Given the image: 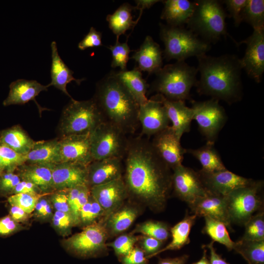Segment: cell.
I'll return each instance as SVG.
<instances>
[{"label": "cell", "instance_id": "5b68a950", "mask_svg": "<svg viewBox=\"0 0 264 264\" xmlns=\"http://www.w3.org/2000/svg\"><path fill=\"white\" fill-rule=\"evenodd\" d=\"M226 13L216 0L195 1L193 14L186 23L190 30L209 43H215L227 34Z\"/></svg>", "mask_w": 264, "mask_h": 264}, {"label": "cell", "instance_id": "d4e9b609", "mask_svg": "<svg viewBox=\"0 0 264 264\" xmlns=\"http://www.w3.org/2000/svg\"><path fill=\"white\" fill-rule=\"evenodd\" d=\"M52 63L50 70L51 82L48 87L53 86L64 93L73 99L66 89V85L71 81H75L78 85L84 79H77L73 76V71L66 65L60 56L56 42L51 44Z\"/></svg>", "mask_w": 264, "mask_h": 264}, {"label": "cell", "instance_id": "8d00e7d4", "mask_svg": "<svg viewBox=\"0 0 264 264\" xmlns=\"http://www.w3.org/2000/svg\"><path fill=\"white\" fill-rule=\"evenodd\" d=\"M130 233H140L164 242L170 237V229L165 222L151 220L138 224Z\"/></svg>", "mask_w": 264, "mask_h": 264}, {"label": "cell", "instance_id": "91938a15", "mask_svg": "<svg viewBox=\"0 0 264 264\" xmlns=\"http://www.w3.org/2000/svg\"><path fill=\"white\" fill-rule=\"evenodd\" d=\"M40 200L43 205V213L41 218H47L51 216L52 212V205L50 200L44 196L41 198Z\"/></svg>", "mask_w": 264, "mask_h": 264}, {"label": "cell", "instance_id": "ee69618b", "mask_svg": "<svg viewBox=\"0 0 264 264\" xmlns=\"http://www.w3.org/2000/svg\"><path fill=\"white\" fill-rule=\"evenodd\" d=\"M108 48L110 50L112 55L111 66L112 68L119 67L121 71L126 70L129 54L132 51L127 42L121 43L119 41H116L114 45H110Z\"/></svg>", "mask_w": 264, "mask_h": 264}, {"label": "cell", "instance_id": "94428289", "mask_svg": "<svg viewBox=\"0 0 264 264\" xmlns=\"http://www.w3.org/2000/svg\"><path fill=\"white\" fill-rule=\"evenodd\" d=\"M136 3V7L134 9H139L140 11V15L142 14V11L145 8H149L159 0H138L135 1Z\"/></svg>", "mask_w": 264, "mask_h": 264}, {"label": "cell", "instance_id": "db71d44e", "mask_svg": "<svg viewBox=\"0 0 264 264\" xmlns=\"http://www.w3.org/2000/svg\"><path fill=\"white\" fill-rule=\"evenodd\" d=\"M21 226L8 215L0 219V235H10L20 229Z\"/></svg>", "mask_w": 264, "mask_h": 264}, {"label": "cell", "instance_id": "44dd1931", "mask_svg": "<svg viewBox=\"0 0 264 264\" xmlns=\"http://www.w3.org/2000/svg\"><path fill=\"white\" fill-rule=\"evenodd\" d=\"M123 159L117 158L93 160L88 166L89 188L104 184L123 176Z\"/></svg>", "mask_w": 264, "mask_h": 264}, {"label": "cell", "instance_id": "d6a6232c", "mask_svg": "<svg viewBox=\"0 0 264 264\" xmlns=\"http://www.w3.org/2000/svg\"><path fill=\"white\" fill-rule=\"evenodd\" d=\"M214 143L206 144L196 149H186V153L191 154L197 159L202 166L201 170L206 172H215L226 169L220 156L214 147Z\"/></svg>", "mask_w": 264, "mask_h": 264}, {"label": "cell", "instance_id": "6da1fadb", "mask_svg": "<svg viewBox=\"0 0 264 264\" xmlns=\"http://www.w3.org/2000/svg\"><path fill=\"white\" fill-rule=\"evenodd\" d=\"M123 159V179L131 197L155 212L165 207L172 190V171L154 149L147 138L128 137Z\"/></svg>", "mask_w": 264, "mask_h": 264}, {"label": "cell", "instance_id": "52a82bcc", "mask_svg": "<svg viewBox=\"0 0 264 264\" xmlns=\"http://www.w3.org/2000/svg\"><path fill=\"white\" fill-rule=\"evenodd\" d=\"M104 121L103 116L93 98L84 101L71 99L63 110L59 129L62 137L86 134L91 133Z\"/></svg>", "mask_w": 264, "mask_h": 264}, {"label": "cell", "instance_id": "ba28073f", "mask_svg": "<svg viewBox=\"0 0 264 264\" xmlns=\"http://www.w3.org/2000/svg\"><path fill=\"white\" fill-rule=\"evenodd\" d=\"M109 238L103 220L84 227L83 230L64 241V245L69 252L82 258L105 256L108 249Z\"/></svg>", "mask_w": 264, "mask_h": 264}, {"label": "cell", "instance_id": "f1b7e54d", "mask_svg": "<svg viewBox=\"0 0 264 264\" xmlns=\"http://www.w3.org/2000/svg\"><path fill=\"white\" fill-rule=\"evenodd\" d=\"M139 215V210L132 205L123 204L104 220L109 237H113L127 230Z\"/></svg>", "mask_w": 264, "mask_h": 264}, {"label": "cell", "instance_id": "f546056e", "mask_svg": "<svg viewBox=\"0 0 264 264\" xmlns=\"http://www.w3.org/2000/svg\"><path fill=\"white\" fill-rule=\"evenodd\" d=\"M35 142L18 125L3 130L0 133V143L24 155L31 151Z\"/></svg>", "mask_w": 264, "mask_h": 264}, {"label": "cell", "instance_id": "7bdbcfd3", "mask_svg": "<svg viewBox=\"0 0 264 264\" xmlns=\"http://www.w3.org/2000/svg\"><path fill=\"white\" fill-rule=\"evenodd\" d=\"M139 236L131 233L119 235L113 242L107 243V246L111 247L119 260L127 255L137 242Z\"/></svg>", "mask_w": 264, "mask_h": 264}, {"label": "cell", "instance_id": "3957f363", "mask_svg": "<svg viewBox=\"0 0 264 264\" xmlns=\"http://www.w3.org/2000/svg\"><path fill=\"white\" fill-rule=\"evenodd\" d=\"M93 98L104 121L115 126L127 135L135 132L140 125L139 105L116 72H110L97 84Z\"/></svg>", "mask_w": 264, "mask_h": 264}, {"label": "cell", "instance_id": "e7e4bbea", "mask_svg": "<svg viewBox=\"0 0 264 264\" xmlns=\"http://www.w3.org/2000/svg\"><path fill=\"white\" fill-rule=\"evenodd\" d=\"M2 173H3V171H0V176Z\"/></svg>", "mask_w": 264, "mask_h": 264}, {"label": "cell", "instance_id": "d6986e66", "mask_svg": "<svg viewBox=\"0 0 264 264\" xmlns=\"http://www.w3.org/2000/svg\"><path fill=\"white\" fill-rule=\"evenodd\" d=\"M191 212L197 217H209L223 222L232 231L225 196L208 192L188 205Z\"/></svg>", "mask_w": 264, "mask_h": 264}, {"label": "cell", "instance_id": "ac0fdd59", "mask_svg": "<svg viewBox=\"0 0 264 264\" xmlns=\"http://www.w3.org/2000/svg\"><path fill=\"white\" fill-rule=\"evenodd\" d=\"M61 162H70L88 166L93 160L90 133L71 134L59 139Z\"/></svg>", "mask_w": 264, "mask_h": 264}, {"label": "cell", "instance_id": "c3c4849f", "mask_svg": "<svg viewBox=\"0 0 264 264\" xmlns=\"http://www.w3.org/2000/svg\"><path fill=\"white\" fill-rule=\"evenodd\" d=\"M50 201L56 211L71 214L66 190H57L51 194Z\"/></svg>", "mask_w": 264, "mask_h": 264}, {"label": "cell", "instance_id": "ab89813d", "mask_svg": "<svg viewBox=\"0 0 264 264\" xmlns=\"http://www.w3.org/2000/svg\"><path fill=\"white\" fill-rule=\"evenodd\" d=\"M104 211L100 204L90 195L79 214V223L84 227L103 219Z\"/></svg>", "mask_w": 264, "mask_h": 264}, {"label": "cell", "instance_id": "74e56055", "mask_svg": "<svg viewBox=\"0 0 264 264\" xmlns=\"http://www.w3.org/2000/svg\"><path fill=\"white\" fill-rule=\"evenodd\" d=\"M242 19L254 29L264 27V0H247L242 11Z\"/></svg>", "mask_w": 264, "mask_h": 264}, {"label": "cell", "instance_id": "7dc6e473", "mask_svg": "<svg viewBox=\"0 0 264 264\" xmlns=\"http://www.w3.org/2000/svg\"><path fill=\"white\" fill-rule=\"evenodd\" d=\"M137 242L148 259L153 257L162 248L163 243L158 240L144 235L139 236Z\"/></svg>", "mask_w": 264, "mask_h": 264}, {"label": "cell", "instance_id": "4dcf8cb0", "mask_svg": "<svg viewBox=\"0 0 264 264\" xmlns=\"http://www.w3.org/2000/svg\"><path fill=\"white\" fill-rule=\"evenodd\" d=\"M116 74L132 93L139 106L148 101L146 94L149 86L143 78L141 71L137 67L131 70H120L116 72Z\"/></svg>", "mask_w": 264, "mask_h": 264}, {"label": "cell", "instance_id": "b9f144b4", "mask_svg": "<svg viewBox=\"0 0 264 264\" xmlns=\"http://www.w3.org/2000/svg\"><path fill=\"white\" fill-rule=\"evenodd\" d=\"M51 193L32 194L20 193L14 194L8 198V202L11 206H16L22 209L28 214L34 211L36 205L42 197Z\"/></svg>", "mask_w": 264, "mask_h": 264}, {"label": "cell", "instance_id": "5bb4252c", "mask_svg": "<svg viewBox=\"0 0 264 264\" xmlns=\"http://www.w3.org/2000/svg\"><path fill=\"white\" fill-rule=\"evenodd\" d=\"M198 172L207 192L222 196L249 185L255 181L235 174L227 169L215 172H206L201 169Z\"/></svg>", "mask_w": 264, "mask_h": 264}, {"label": "cell", "instance_id": "cb8c5ba5", "mask_svg": "<svg viewBox=\"0 0 264 264\" xmlns=\"http://www.w3.org/2000/svg\"><path fill=\"white\" fill-rule=\"evenodd\" d=\"M47 85H43L36 80L20 79L12 82L9 85V92L3 105H23L35 97L43 91H46Z\"/></svg>", "mask_w": 264, "mask_h": 264}, {"label": "cell", "instance_id": "2e32d148", "mask_svg": "<svg viewBox=\"0 0 264 264\" xmlns=\"http://www.w3.org/2000/svg\"><path fill=\"white\" fill-rule=\"evenodd\" d=\"M138 120L141 126V136L147 138L170 126V120L161 102L155 95L139 106Z\"/></svg>", "mask_w": 264, "mask_h": 264}, {"label": "cell", "instance_id": "8fae6325", "mask_svg": "<svg viewBox=\"0 0 264 264\" xmlns=\"http://www.w3.org/2000/svg\"><path fill=\"white\" fill-rule=\"evenodd\" d=\"M191 102V108L194 111L193 120L197 122L200 132L207 142L215 143L227 120L223 107L219 104L218 100L214 98Z\"/></svg>", "mask_w": 264, "mask_h": 264}, {"label": "cell", "instance_id": "816d5d0a", "mask_svg": "<svg viewBox=\"0 0 264 264\" xmlns=\"http://www.w3.org/2000/svg\"><path fill=\"white\" fill-rule=\"evenodd\" d=\"M101 45L102 33L97 31L93 27H91L88 33L79 43L78 47L80 50H84L89 47Z\"/></svg>", "mask_w": 264, "mask_h": 264}, {"label": "cell", "instance_id": "e575fe53", "mask_svg": "<svg viewBox=\"0 0 264 264\" xmlns=\"http://www.w3.org/2000/svg\"><path fill=\"white\" fill-rule=\"evenodd\" d=\"M205 225L202 232L208 235L214 242L224 245L228 250L234 249L236 242L229 236L226 226L222 222L209 217H204Z\"/></svg>", "mask_w": 264, "mask_h": 264}, {"label": "cell", "instance_id": "681fc988", "mask_svg": "<svg viewBox=\"0 0 264 264\" xmlns=\"http://www.w3.org/2000/svg\"><path fill=\"white\" fill-rule=\"evenodd\" d=\"M21 180L18 175L14 173L13 171H7L5 173H2L0 176V193L12 194Z\"/></svg>", "mask_w": 264, "mask_h": 264}, {"label": "cell", "instance_id": "277c9868", "mask_svg": "<svg viewBox=\"0 0 264 264\" xmlns=\"http://www.w3.org/2000/svg\"><path fill=\"white\" fill-rule=\"evenodd\" d=\"M198 72L197 68L185 61L167 65L155 73L150 89L170 100L189 99L191 89L197 82Z\"/></svg>", "mask_w": 264, "mask_h": 264}, {"label": "cell", "instance_id": "30bf717a", "mask_svg": "<svg viewBox=\"0 0 264 264\" xmlns=\"http://www.w3.org/2000/svg\"><path fill=\"white\" fill-rule=\"evenodd\" d=\"M262 181L236 189L225 196L231 223L244 225L257 211L262 209L263 201L260 195Z\"/></svg>", "mask_w": 264, "mask_h": 264}, {"label": "cell", "instance_id": "f907efd6", "mask_svg": "<svg viewBox=\"0 0 264 264\" xmlns=\"http://www.w3.org/2000/svg\"><path fill=\"white\" fill-rule=\"evenodd\" d=\"M247 0H225L223 2L226 6L230 17L233 19L236 26L242 22V14Z\"/></svg>", "mask_w": 264, "mask_h": 264}, {"label": "cell", "instance_id": "f5cc1de1", "mask_svg": "<svg viewBox=\"0 0 264 264\" xmlns=\"http://www.w3.org/2000/svg\"><path fill=\"white\" fill-rule=\"evenodd\" d=\"M148 260L141 248L134 246L129 253L119 261L122 264H148Z\"/></svg>", "mask_w": 264, "mask_h": 264}, {"label": "cell", "instance_id": "680465c9", "mask_svg": "<svg viewBox=\"0 0 264 264\" xmlns=\"http://www.w3.org/2000/svg\"><path fill=\"white\" fill-rule=\"evenodd\" d=\"M188 259L187 255L174 258L159 259L157 264H185Z\"/></svg>", "mask_w": 264, "mask_h": 264}, {"label": "cell", "instance_id": "6f0895ef", "mask_svg": "<svg viewBox=\"0 0 264 264\" xmlns=\"http://www.w3.org/2000/svg\"><path fill=\"white\" fill-rule=\"evenodd\" d=\"M29 215L19 207L11 206L9 215L15 221L18 223L26 220Z\"/></svg>", "mask_w": 264, "mask_h": 264}, {"label": "cell", "instance_id": "1f68e13d", "mask_svg": "<svg viewBox=\"0 0 264 264\" xmlns=\"http://www.w3.org/2000/svg\"><path fill=\"white\" fill-rule=\"evenodd\" d=\"M197 216L194 214L185 215L183 219L170 229L172 241L164 248H162L154 256L167 250H178L190 242L189 234L195 224Z\"/></svg>", "mask_w": 264, "mask_h": 264}, {"label": "cell", "instance_id": "4316f807", "mask_svg": "<svg viewBox=\"0 0 264 264\" xmlns=\"http://www.w3.org/2000/svg\"><path fill=\"white\" fill-rule=\"evenodd\" d=\"M53 166L25 163L17 168L22 180L30 182L47 193L54 191L53 187L52 168Z\"/></svg>", "mask_w": 264, "mask_h": 264}, {"label": "cell", "instance_id": "7c38bea8", "mask_svg": "<svg viewBox=\"0 0 264 264\" xmlns=\"http://www.w3.org/2000/svg\"><path fill=\"white\" fill-rule=\"evenodd\" d=\"M172 185L175 195L188 205L208 193L198 172L182 164L173 170Z\"/></svg>", "mask_w": 264, "mask_h": 264}, {"label": "cell", "instance_id": "e0dca14e", "mask_svg": "<svg viewBox=\"0 0 264 264\" xmlns=\"http://www.w3.org/2000/svg\"><path fill=\"white\" fill-rule=\"evenodd\" d=\"M152 145L160 157L173 170L182 164L186 149L180 144V139L171 126L153 136Z\"/></svg>", "mask_w": 264, "mask_h": 264}, {"label": "cell", "instance_id": "83f0119b", "mask_svg": "<svg viewBox=\"0 0 264 264\" xmlns=\"http://www.w3.org/2000/svg\"><path fill=\"white\" fill-rule=\"evenodd\" d=\"M163 3L160 18L166 21L167 25L173 26H182L186 23L195 7V1L188 0H167Z\"/></svg>", "mask_w": 264, "mask_h": 264}, {"label": "cell", "instance_id": "9a60e30c", "mask_svg": "<svg viewBox=\"0 0 264 264\" xmlns=\"http://www.w3.org/2000/svg\"><path fill=\"white\" fill-rule=\"evenodd\" d=\"M90 192L91 196L104 211V221L120 208L129 197L123 176L104 184L91 187Z\"/></svg>", "mask_w": 264, "mask_h": 264}, {"label": "cell", "instance_id": "11a10c76", "mask_svg": "<svg viewBox=\"0 0 264 264\" xmlns=\"http://www.w3.org/2000/svg\"><path fill=\"white\" fill-rule=\"evenodd\" d=\"M20 193L41 194L42 193L40 188L34 184L25 180L21 181L16 185L11 194Z\"/></svg>", "mask_w": 264, "mask_h": 264}, {"label": "cell", "instance_id": "bcb514c9", "mask_svg": "<svg viewBox=\"0 0 264 264\" xmlns=\"http://www.w3.org/2000/svg\"><path fill=\"white\" fill-rule=\"evenodd\" d=\"M52 222L54 228L61 235L65 236L69 234L72 227L76 225L71 214L58 211L53 214Z\"/></svg>", "mask_w": 264, "mask_h": 264}, {"label": "cell", "instance_id": "d590c367", "mask_svg": "<svg viewBox=\"0 0 264 264\" xmlns=\"http://www.w3.org/2000/svg\"><path fill=\"white\" fill-rule=\"evenodd\" d=\"M234 250L248 264H264V241H251L240 239L236 242Z\"/></svg>", "mask_w": 264, "mask_h": 264}, {"label": "cell", "instance_id": "ffe728a7", "mask_svg": "<svg viewBox=\"0 0 264 264\" xmlns=\"http://www.w3.org/2000/svg\"><path fill=\"white\" fill-rule=\"evenodd\" d=\"M54 191L67 190L88 183V166L74 163L61 162L52 168Z\"/></svg>", "mask_w": 264, "mask_h": 264}, {"label": "cell", "instance_id": "4fadbf2b", "mask_svg": "<svg viewBox=\"0 0 264 264\" xmlns=\"http://www.w3.org/2000/svg\"><path fill=\"white\" fill-rule=\"evenodd\" d=\"M241 43L246 44L244 55L240 59L242 68L259 83L264 72V27L254 29L252 35Z\"/></svg>", "mask_w": 264, "mask_h": 264}, {"label": "cell", "instance_id": "7402d4cb", "mask_svg": "<svg viewBox=\"0 0 264 264\" xmlns=\"http://www.w3.org/2000/svg\"><path fill=\"white\" fill-rule=\"evenodd\" d=\"M155 96L164 105L170 121L172 123L171 127L180 139L183 133L190 131L194 117L193 109L186 106L185 101L170 100L160 94H156Z\"/></svg>", "mask_w": 264, "mask_h": 264}, {"label": "cell", "instance_id": "484cf974", "mask_svg": "<svg viewBox=\"0 0 264 264\" xmlns=\"http://www.w3.org/2000/svg\"><path fill=\"white\" fill-rule=\"evenodd\" d=\"M25 157L27 163L53 166L61 163L59 139L36 141Z\"/></svg>", "mask_w": 264, "mask_h": 264}, {"label": "cell", "instance_id": "9c48e42d", "mask_svg": "<svg viewBox=\"0 0 264 264\" xmlns=\"http://www.w3.org/2000/svg\"><path fill=\"white\" fill-rule=\"evenodd\" d=\"M129 138L120 129L104 121L90 133L91 153L93 160L117 158L123 159Z\"/></svg>", "mask_w": 264, "mask_h": 264}, {"label": "cell", "instance_id": "603a6c76", "mask_svg": "<svg viewBox=\"0 0 264 264\" xmlns=\"http://www.w3.org/2000/svg\"><path fill=\"white\" fill-rule=\"evenodd\" d=\"M162 53L159 45L152 37L147 36L131 59L137 63V67L140 71L155 74L162 68Z\"/></svg>", "mask_w": 264, "mask_h": 264}, {"label": "cell", "instance_id": "60d3db41", "mask_svg": "<svg viewBox=\"0 0 264 264\" xmlns=\"http://www.w3.org/2000/svg\"><path fill=\"white\" fill-rule=\"evenodd\" d=\"M245 231L242 240L264 241V213L261 211L253 215L244 224Z\"/></svg>", "mask_w": 264, "mask_h": 264}, {"label": "cell", "instance_id": "9f6ffc18", "mask_svg": "<svg viewBox=\"0 0 264 264\" xmlns=\"http://www.w3.org/2000/svg\"><path fill=\"white\" fill-rule=\"evenodd\" d=\"M214 242L212 241L209 243L202 246V248L206 247L210 250V264H230L217 253L216 249L214 247Z\"/></svg>", "mask_w": 264, "mask_h": 264}, {"label": "cell", "instance_id": "6125c7cd", "mask_svg": "<svg viewBox=\"0 0 264 264\" xmlns=\"http://www.w3.org/2000/svg\"><path fill=\"white\" fill-rule=\"evenodd\" d=\"M203 253V255L201 258L198 262L192 264H210V261L207 257V250L204 248Z\"/></svg>", "mask_w": 264, "mask_h": 264}, {"label": "cell", "instance_id": "8992f818", "mask_svg": "<svg viewBox=\"0 0 264 264\" xmlns=\"http://www.w3.org/2000/svg\"><path fill=\"white\" fill-rule=\"evenodd\" d=\"M160 37L165 46V58L170 60L185 61L206 54L210 44L199 38L189 29L182 26L160 24Z\"/></svg>", "mask_w": 264, "mask_h": 264}, {"label": "cell", "instance_id": "be15d7a7", "mask_svg": "<svg viewBox=\"0 0 264 264\" xmlns=\"http://www.w3.org/2000/svg\"><path fill=\"white\" fill-rule=\"evenodd\" d=\"M6 170L5 166L1 159V158L0 157V171H3L4 170Z\"/></svg>", "mask_w": 264, "mask_h": 264}, {"label": "cell", "instance_id": "f35d334b", "mask_svg": "<svg viewBox=\"0 0 264 264\" xmlns=\"http://www.w3.org/2000/svg\"><path fill=\"white\" fill-rule=\"evenodd\" d=\"M68 203L76 225L79 223V214L90 195V188L84 185L67 189Z\"/></svg>", "mask_w": 264, "mask_h": 264}, {"label": "cell", "instance_id": "7a4b0ae2", "mask_svg": "<svg viewBox=\"0 0 264 264\" xmlns=\"http://www.w3.org/2000/svg\"><path fill=\"white\" fill-rule=\"evenodd\" d=\"M197 59L200 78L195 86L199 94L229 104L241 100L242 68L238 57L233 54L218 57L204 54Z\"/></svg>", "mask_w": 264, "mask_h": 264}, {"label": "cell", "instance_id": "836d02e7", "mask_svg": "<svg viewBox=\"0 0 264 264\" xmlns=\"http://www.w3.org/2000/svg\"><path fill=\"white\" fill-rule=\"evenodd\" d=\"M134 7L129 3H124L113 13L107 16L109 28L116 35V41H119L120 35L124 34L137 23L136 21L132 20V11Z\"/></svg>", "mask_w": 264, "mask_h": 264}, {"label": "cell", "instance_id": "f6af8a7d", "mask_svg": "<svg viewBox=\"0 0 264 264\" xmlns=\"http://www.w3.org/2000/svg\"><path fill=\"white\" fill-rule=\"evenodd\" d=\"M0 157L6 171H14L26 163L25 155L21 154L8 146L0 143Z\"/></svg>", "mask_w": 264, "mask_h": 264}]
</instances>
